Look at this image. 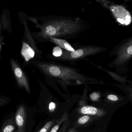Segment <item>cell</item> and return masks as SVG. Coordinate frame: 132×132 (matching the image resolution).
I'll return each instance as SVG.
<instances>
[{
	"label": "cell",
	"mask_w": 132,
	"mask_h": 132,
	"mask_svg": "<svg viewBox=\"0 0 132 132\" xmlns=\"http://www.w3.org/2000/svg\"><path fill=\"white\" fill-rule=\"evenodd\" d=\"M41 20V23L37 25L39 31L31 34L40 42H47L50 38L64 40L72 38L80 29L78 19L73 18L48 16L42 18Z\"/></svg>",
	"instance_id": "1"
},
{
	"label": "cell",
	"mask_w": 132,
	"mask_h": 132,
	"mask_svg": "<svg viewBox=\"0 0 132 132\" xmlns=\"http://www.w3.org/2000/svg\"><path fill=\"white\" fill-rule=\"evenodd\" d=\"M34 64L47 77L68 86L81 84V76L73 68L60 64L35 61Z\"/></svg>",
	"instance_id": "2"
},
{
	"label": "cell",
	"mask_w": 132,
	"mask_h": 132,
	"mask_svg": "<svg viewBox=\"0 0 132 132\" xmlns=\"http://www.w3.org/2000/svg\"><path fill=\"white\" fill-rule=\"evenodd\" d=\"M10 65L13 74L19 87L21 89H24L28 93L30 94V89L28 79L25 72L14 59H11Z\"/></svg>",
	"instance_id": "3"
},
{
	"label": "cell",
	"mask_w": 132,
	"mask_h": 132,
	"mask_svg": "<svg viewBox=\"0 0 132 132\" xmlns=\"http://www.w3.org/2000/svg\"><path fill=\"white\" fill-rule=\"evenodd\" d=\"M14 117L18 132H25L27 115L24 106L21 105L18 107Z\"/></svg>",
	"instance_id": "4"
},
{
	"label": "cell",
	"mask_w": 132,
	"mask_h": 132,
	"mask_svg": "<svg viewBox=\"0 0 132 132\" xmlns=\"http://www.w3.org/2000/svg\"><path fill=\"white\" fill-rule=\"evenodd\" d=\"M112 11L117 18V20L121 24H128L130 22V16L129 13L123 7L119 6L113 7Z\"/></svg>",
	"instance_id": "5"
},
{
	"label": "cell",
	"mask_w": 132,
	"mask_h": 132,
	"mask_svg": "<svg viewBox=\"0 0 132 132\" xmlns=\"http://www.w3.org/2000/svg\"><path fill=\"white\" fill-rule=\"evenodd\" d=\"M47 42H52L57 45V46L60 47L61 48L68 51L74 52L75 51L68 42L64 39L55 38H50L48 39Z\"/></svg>",
	"instance_id": "6"
},
{
	"label": "cell",
	"mask_w": 132,
	"mask_h": 132,
	"mask_svg": "<svg viewBox=\"0 0 132 132\" xmlns=\"http://www.w3.org/2000/svg\"><path fill=\"white\" fill-rule=\"evenodd\" d=\"M16 127L15 117H12L4 122L2 125L1 132H15L17 130Z\"/></svg>",
	"instance_id": "7"
},
{
	"label": "cell",
	"mask_w": 132,
	"mask_h": 132,
	"mask_svg": "<svg viewBox=\"0 0 132 132\" xmlns=\"http://www.w3.org/2000/svg\"><path fill=\"white\" fill-rule=\"evenodd\" d=\"M21 54L27 62L34 58L35 56L34 50L25 42H23L21 49Z\"/></svg>",
	"instance_id": "8"
},
{
	"label": "cell",
	"mask_w": 132,
	"mask_h": 132,
	"mask_svg": "<svg viewBox=\"0 0 132 132\" xmlns=\"http://www.w3.org/2000/svg\"><path fill=\"white\" fill-rule=\"evenodd\" d=\"M98 111V109L96 108L90 106H83L79 107L78 109V112L79 114L89 116L96 115Z\"/></svg>",
	"instance_id": "9"
},
{
	"label": "cell",
	"mask_w": 132,
	"mask_h": 132,
	"mask_svg": "<svg viewBox=\"0 0 132 132\" xmlns=\"http://www.w3.org/2000/svg\"><path fill=\"white\" fill-rule=\"evenodd\" d=\"M68 119V116L67 111L65 112L55 122L54 125L51 128L49 132H58L60 129V127L65 120Z\"/></svg>",
	"instance_id": "10"
},
{
	"label": "cell",
	"mask_w": 132,
	"mask_h": 132,
	"mask_svg": "<svg viewBox=\"0 0 132 132\" xmlns=\"http://www.w3.org/2000/svg\"><path fill=\"white\" fill-rule=\"evenodd\" d=\"M91 117L89 115H83L77 119L73 123V127L77 129L78 127L85 125L90 121Z\"/></svg>",
	"instance_id": "11"
},
{
	"label": "cell",
	"mask_w": 132,
	"mask_h": 132,
	"mask_svg": "<svg viewBox=\"0 0 132 132\" xmlns=\"http://www.w3.org/2000/svg\"><path fill=\"white\" fill-rule=\"evenodd\" d=\"M55 121V120L54 119L48 122L37 132H49Z\"/></svg>",
	"instance_id": "12"
},
{
	"label": "cell",
	"mask_w": 132,
	"mask_h": 132,
	"mask_svg": "<svg viewBox=\"0 0 132 132\" xmlns=\"http://www.w3.org/2000/svg\"><path fill=\"white\" fill-rule=\"evenodd\" d=\"M63 53L62 48L58 46H56L53 48L52 56L54 57H59L62 55Z\"/></svg>",
	"instance_id": "13"
},
{
	"label": "cell",
	"mask_w": 132,
	"mask_h": 132,
	"mask_svg": "<svg viewBox=\"0 0 132 132\" xmlns=\"http://www.w3.org/2000/svg\"><path fill=\"white\" fill-rule=\"evenodd\" d=\"M70 122L69 121L68 119L65 120L63 123L58 132H66L70 125Z\"/></svg>",
	"instance_id": "14"
},
{
	"label": "cell",
	"mask_w": 132,
	"mask_h": 132,
	"mask_svg": "<svg viewBox=\"0 0 132 132\" xmlns=\"http://www.w3.org/2000/svg\"><path fill=\"white\" fill-rule=\"evenodd\" d=\"M107 98L109 100L113 101H117L119 99V98L116 95H109L107 96Z\"/></svg>",
	"instance_id": "15"
},
{
	"label": "cell",
	"mask_w": 132,
	"mask_h": 132,
	"mask_svg": "<svg viewBox=\"0 0 132 132\" xmlns=\"http://www.w3.org/2000/svg\"><path fill=\"white\" fill-rule=\"evenodd\" d=\"M1 102H0V105H1V106H3L6 103L7 98L4 97V96H3V97H1Z\"/></svg>",
	"instance_id": "16"
},
{
	"label": "cell",
	"mask_w": 132,
	"mask_h": 132,
	"mask_svg": "<svg viewBox=\"0 0 132 132\" xmlns=\"http://www.w3.org/2000/svg\"><path fill=\"white\" fill-rule=\"evenodd\" d=\"M66 132H78L77 130V129L74 128V127H72V128H69L68 130Z\"/></svg>",
	"instance_id": "17"
},
{
	"label": "cell",
	"mask_w": 132,
	"mask_h": 132,
	"mask_svg": "<svg viewBox=\"0 0 132 132\" xmlns=\"http://www.w3.org/2000/svg\"><path fill=\"white\" fill-rule=\"evenodd\" d=\"M127 52L130 55L132 54V45L130 46L127 49Z\"/></svg>",
	"instance_id": "18"
},
{
	"label": "cell",
	"mask_w": 132,
	"mask_h": 132,
	"mask_svg": "<svg viewBox=\"0 0 132 132\" xmlns=\"http://www.w3.org/2000/svg\"><path fill=\"white\" fill-rule=\"evenodd\" d=\"M15 132H18V130H16V131Z\"/></svg>",
	"instance_id": "19"
}]
</instances>
